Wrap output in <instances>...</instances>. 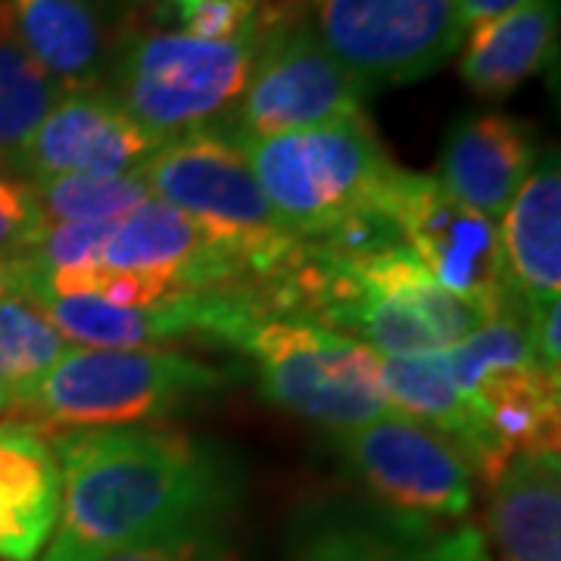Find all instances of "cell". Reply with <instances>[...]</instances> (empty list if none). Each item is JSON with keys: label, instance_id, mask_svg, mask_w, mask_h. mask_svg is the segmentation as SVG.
Listing matches in <instances>:
<instances>
[{"label": "cell", "instance_id": "6da1fadb", "mask_svg": "<svg viewBox=\"0 0 561 561\" xmlns=\"http://www.w3.org/2000/svg\"><path fill=\"white\" fill-rule=\"evenodd\" d=\"M54 449L60 515L35 561H101L184 527L225 522L241 490L219 446L175 427L72 431Z\"/></svg>", "mask_w": 561, "mask_h": 561}, {"label": "cell", "instance_id": "7a4b0ae2", "mask_svg": "<svg viewBox=\"0 0 561 561\" xmlns=\"http://www.w3.org/2000/svg\"><path fill=\"white\" fill-rule=\"evenodd\" d=\"M238 144L268 206L300 243L362 213H383V194L400 169L365 113Z\"/></svg>", "mask_w": 561, "mask_h": 561}, {"label": "cell", "instance_id": "3957f363", "mask_svg": "<svg viewBox=\"0 0 561 561\" xmlns=\"http://www.w3.org/2000/svg\"><path fill=\"white\" fill-rule=\"evenodd\" d=\"M225 381L221 368L162 346H72L10 421L41 434L150 424L216 393Z\"/></svg>", "mask_w": 561, "mask_h": 561}, {"label": "cell", "instance_id": "277c9868", "mask_svg": "<svg viewBox=\"0 0 561 561\" xmlns=\"http://www.w3.org/2000/svg\"><path fill=\"white\" fill-rule=\"evenodd\" d=\"M140 175L157 201L197 221L262 287L275 284L302 253L265 201L238 138L221 125L160 144Z\"/></svg>", "mask_w": 561, "mask_h": 561}, {"label": "cell", "instance_id": "5b68a950", "mask_svg": "<svg viewBox=\"0 0 561 561\" xmlns=\"http://www.w3.org/2000/svg\"><path fill=\"white\" fill-rule=\"evenodd\" d=\"M256 41L260 22L250 35L231 41L140 32L116 57L110 94L157 144L219 128L241 101Z\"/></svg>", "mask_w": 561, "mask_h": 561}, {"label": "cell", "instance_id": "8992f818", "mask_svg": "<svg viewBox=\"0 0 561 561\" xmlns=\"http://www.w3.org/2000/svg\"><path fill=\"white\" fill-rule=\"evenodd\" d=\"M268 400L343 434L390 412L381 356L356 337L300 316L262 319L241 346Z\"/></svg>", "mask_w": 561, "mask_h": 561}, {"label": "cell", "instance_id": "52a82bcc", "mask_svg": "<svg viewBox=\"0 0 561 561\" xmlns=\"http://www.w3.org/2000/svg\"><path fill=\"white\" fill-rule=\"evenodd\" d=\"M371 91L328 54L309 16H260V41L228 131L256 140L365 113Z\"/></svg>", "mask_w": 561, "mask_h": 561}, {"label": "cell", "instance_id": "ba28073f", "mask_svg": "<svg viewBox=\"0 0 561 561\" xmlns=\"http://www.w3.org/2000/svg\"><path fill=\"white\" fill-rule=\"evenodd\" d=\"M449 365L502 459L559 449L561 383L546 378L537 365L522 306L505 309L453 346Z\"/></svg>", "mask_w": 561, "mask_h": 561}, {"label": "cell", "instance_id": "9c48e42d", "mask_svg": "<svg viewBox=\"0 0 561 561\" xmlns=\"http://www.w3.org/2000/svg\"><path fill=\"white\" fill-rule=\"evenodd\" d=\"M312 25L368 91L434 76L465 38L456 0H319Z\"/></svg>", "mask_w": 561, "mask_h": 561}, {"label": "cell", "instance_id": "30bf717a", "mask_svg": "<svg viewBox=\"0 0 561 561\" xmlns=\"http://www.w3.org/2000/svg\"><path fill=\"white\" fill-rule=\"evenodd\" d=\"M337 449L387 512L456 522L471 512L474 471L440 431L402 412H383L337 434Z\"/></svg>", "mask_w": 561, "mask_h": 561}, {"label": "cell", "instance_id": "8fae6325", "mask_svg": "<svg viewBox=\"0 0 561 561\" xmlns=\"http://www.w3.org/2000/svg\"><path fill=\"white\" fill-rule=\"evenodd\" d=\"M383 216L449 294L481 302L493 316L522 302L505 275L496 221L453 201L437 175L397 169L383 194Z\"/></svg>", "mask_w": 561, "mask_h": 561}, {"label": "cell", "instance_id": "7c38bea8", "mask_svg": "<svg viewBox=\"0 0 561 561\" xmlns=\"http://www.w3.org/2000/svg\"><path fill=\"white\" fill-rule=\"evenodd\" d=\"M101 262L106 268L150 280L165 300L219 287H262L238 256L203 234L197 221L157 197L116 221Z\"/></svg>", "mask_w": 561, "mask_h": 561}, {"label": "cell", "instance_id": "4fadbf2b", "mask_svg": "<svg viewBox=\"0 0 561 561\" xmlns=\"http://www.w3.org/2000/svg\"><path fill=\"white\" fill-rule=\"evenodd\" d=\"M160 144L140 131L110 91L66 94L22 144L13 169L32 181L60 175H125Z\"/></svg>", "mask_w": 561, "mask_h": 561}, {"label": "cell", "instance_id": "5bb4252c", "mask_svg": "<svg viewBox=\"0 0 561 561\" xmlns=\"http://www.w3.org/2000/svg\"><path fill=\"white\" fill-rule=\"evenodd\" d=\"M537 165L534 128L508 113H468L443 140L440 181L465 209L496 221Z\"/></svg>", "mask_w": 561, "mask_h": 561}, {"label": "cell", "instance_id": "9a60e30c", "mask_svg": "<svg viewBox=\"0 0 561 561\" xmlns=\"http://www.w3.org/2000/svg\"><path fill=\"white\" fill-rule=\"evenodd\" d=\"M297 561H493L471 524L424 522L397 512H343L302 540Z\"/></svg>", "mask_w": 561, "mask_h": 561}, {"label": "cell", "instance_id": "2e32d148", "mask_svg": "<svg viewBox=\"0 0 561 561\" xmlns=\"http://www.w3.org/2000/svg\"><path fill=\"white\" fill-rule=\"evenodd\" d=\"M62 471L47 434L0 421V559L35 561L60 515Z\"/></svg>", "mask_w": 561, "mask_h": 561}, {"label": "cell", "instance_id": "e0dca14e", "mask_svg": "<svg viewBox=\"0 0 561 561\" xmlns=\"http://www.w3.org/2000/svg\"><path fill=\"white\" fill-rule=\"evenodd\" d=\"M381 387L393 412L424 421L440 431L468 459L474 478L493 483L508 465L490 440L486 427L478 419L474 405L465 400L459 383L453 378L449 350L412 353V356H381Z\"/></svg>", "mask_w": 561, "mask_h": 561}, {"label": "cell", "instance_id": "ac0fdd59", "mask_svg": "<svg viewBox=\"0 0 561 561\" xmlns=\"http://www.w3.org/2000/svg\"><path fill=\"white\" fill-rule=\"evenodd\" d=\"M500 247L512 290L524 312L561 300V169L542 157L500 216Z\"/></svg>", "mask_w": 561, "mask_h": 561}, {"label": "cell", "instance_id": "d6986e66", "mask_svg": "<svg viewBox=\"0 0 561 561\" xmlns=\"http://www.w3.org/2000/svg\"><path fill=\"white\" fill-rule=\"evenodd\" d=\"M486 527L496 561H561L559 449L518 453L490 483Z\"/></svg>", "mask_w": 561, "mask_h": 561}, {"label": "cell", "instance_id": "ffe728a7", "mask_svg": "<svg viewBox=\"0 0 561 561\" xmlns=\"http://www.w3.org/2000/svg\"><path fill=\"white\" fill-rule=\"evenodd\" d=\"M559 38V0H522L461 38L459 76L483 98L502 101L546 69Z\"/></svg>", "mask_w": 561, "mask_h": 561}, {"label": "cell", "instance_id": "44dd1931", "mask_svg": "<svg viewBox=\"0 0 561 561\" xmlns=\"http://www.w3.org/2000/svg\"><path fill=\"white\" fill-rule=\"evenodd\" d=\"M0 22L69 94L98 88L106 44L91 0H0Z\"/></svg>", "mask_w": 561, "mask_h": 561}, {"label": "cell", "instance_id": "7402d4cb", "mask_svg": "<svg viewBox=\"0 0 561 561\" xmlns=\"http://www.w3.org/2000/svg\"><path fill=\"white\" fill-rule=\"evenodd\" d=\"M69 350V341L28 297L16 290L0 297V383L13 400V415Z\"/></svg>", "mask_w": 561, "mask_h": 561}, {"label": "cell", "instance_id": "603a6c76", "mask_svg": "<svg viewBox=\"0 0 561 561\" xmlns=\"http://www.w3.org/2000/svg\"><path fill=\"white\" fill-rule=\"evenodd\" d=\"M66 94L0 22V165L13 169L22 144Z\"/></svg>", "mask_w": 561, "mask_h": 561}, {"label": "cell", "instance_id": "cb8c5ba5", "mask_svg": "<svg viewBox=\"0 0 561 561\" xmlns=\"http://www.w3.org/2000/svg\"><path fill=\"white\" fill-rule=\"evenodd\" d=\"M38 225L69 221H122L153 197L140 169L125 175H60L28 181Z\"/></svg>", "mask_w": 561, "mask_h": 561}, {"label": "cell", "instance_id": "d4e9b609", "mask_svg": "<svg viewBox=\"0 0 561 561\" xmlns=\"http://www.w3.org/2000/svg\"><path fill=\"white\" fill-rule=\"evenodd\" d=\"M101 561H247L234 530L225 522L197 524L131 549L113 552Z\"/></svg>", "mask_w": 561, "mask_h": 561}, {"label": "cell", "instance_id": "484cf974", "mask_svg": "<svg viewBox=\"0 0 561 561\" xmlns=\"http://www.w3.org/2000/svg\"><path fill=\"white\" fill-rule=\"evenodd\" d=\"M181 32L203 41H231L250 35L260 22L256 0H172Z\"/></svg>", "mask_w": 561, "mask_h": 561}, {"label": "cell", "instance_id": "4316f807", "mask_svg": "<svg viewBox=\"0 0 561 561\" xmlns=\"http://www.w3.org/2000/svg\"><path fill=\"white\" fill-rule=\"evenodd\" d=\"M38 228L32 184L0 172V260L20 256L22 247Z\"/></svg>", "mask_w": 561, "mask_h": 561}, {"label": "cell", "instance_id": "83f0119b", "mask_svg": "<svg viewBox=\"0 0 561 561\" xmlns=\"http://www.w3.org/2000/svg\"><path fill=\"white\" fill-rule=\"evenodd\" d=\"M522 0H456V16H459L461 35L471 32L474 25L486 20H496L502 13H508L512 7H518Z\"/></svg>", "mask_w": 561, "mask_h": 561}, {"label": "cell", "instance_id": "f1b7e54d", "mask_svg": "<svg viewBox=\"0 0 561 561\" xmlns=\"http://www.w3.org/2000/svg\"><path fill=\"white\" fill-rule=\"evenodd\" d=\"M20 287V275H16V262L0 260V297L3 294H13Z\"/></svg>", "mask_w": 561, "mask_h": 561}, {"label": "cell", "instance_id": "f546056e", "mask_svg": "<svg viewBox=\"0 0 561 561\" xmlns=\"http://www.w3.org/2000/svg\"><path fill=\"white\" fill-rule=\"evenodd\" d=\"M10 415H13V400H10L7 387L0 383V419H10Z\"/></svg>", "mask_w": 561, "mask_h": 561}]
</instances>
